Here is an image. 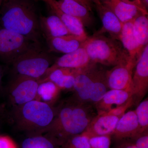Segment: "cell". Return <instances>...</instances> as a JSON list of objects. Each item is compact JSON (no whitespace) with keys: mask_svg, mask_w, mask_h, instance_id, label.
<instances>
[{"mask_svg":"<svg viewBox=\"0 0 148 148\" xmlns=\"http://www.w3.org/2000/svg\"><path fill=\"white\" fill-rule=\"evenodd\" d=\"M90 63V60L86 50L83 46L73 52L64 54L56 59L47 70L45 75L42 78L47 76L53 70L58 68L82 69L86 67Z\"/></svg>","mask_w":148,"mask_h":148,"instance_id":"5bb4252c","label":"cell"},{"mask_svg":"<svg viewBox=\"0 0 148 148\" xmlns=\"http://www.w3.org/2000/svg\"><path fill=\"white\" fill-rule=\"evenodd\" d=\"M40 29L45 39L71 34L60 18L55 15L40 16Z\"/></svg>","mask_w":148,"mask_h":148,"instance_id":"44dd1931","label":"cell"},{"mask_svg":"<svg viewBox=\"0 0 148 148\" xmlns=\"http://www.w3.org/2000/svg\"><path fill=\"white\" fill-rule=\"evenodd\" d=\"M140 134L135 110L126 112L119 119L111 137L116 142L132 140Z\"/></svg>","mask_w":148,"mask_h":148,"instance_id":"7c38bea8","label":"cell"},{"mask_svg":"<svg viewBox=\"0 0 148 148\" xmlns=\"http://www.w3.org/2000/svg\"><path fill=\"white\" fill-rule=\"evenodd\" d=\"M49 52L38 43L20 56L11 64L14 76H22L40 80L53 64Z\"/></svg>","mask_w":148,"mask_h":148,"instance_id":"8992f818","label":"cell"},{"mask_svg":"<svg viewBox=\"0 0 148 148\" xmlns=\"http://www.w3.org/2000/svg\"><path fill=\"white\" fill-rule=\"evenodd\" d=\"M83 46L91 63L114 66L130 60L128 53L118 40L103 35L88 36Z\"/></svg>","mask_w":148,"mask_h":148,"instance_id":"5b68a950","label":"cell"},{"mask_svg":"<svg viewBox=\"0 0 148 148\" xmlns=\"http://www.w3.org/2000/svg\"><path fill=\"white\" fill-rule=\"evenodd\" d=\"M132 98V92L124 90L110 89L102 99L93 106L97 114L105 113L112 109L124 105Z\"/></svg>","mask_w":148,"mask_h":148,"instance_id":"9a60e30c","label":"cell"},{"mask_svg":"<svg viewBox=\"0 0 148 148\" xmlns=\"http://www.w3.org/2000/svg\"><path fill=\"white\" fill-rule=\"evenodd\" d=\"M56 113V107L34 100L11 109L8 118L17 130L29 137L45 134Z\"/></svg>","mask_w":148,"mask_h":148,"instance_id":"3957f363","label":"cell"},{"mask_svg":"<svg viewBox=\"0 0 148 148\" xmlns=\"http://www.w3.org/2000/svg\"><path fill=\"white\" fill-rule=\"evenodd\" d=\"M78 3L86 7L90 12L92 11V3L91 0H75Z\"/></svg>","mask_w":148,"mask_h":148,"instance_id":"d6a6232c","label":"cell"},{"mask_svg":"<svg viewBox=\"0 0 148 148\" xmlns=\"http://www.w3.org/2000/svg\"><path fill=\"white\" fill-rule=\"evenodd\" d=\"M116 143L115 148H138L130 140H122Z\"/></svg>","mask_w":148,"mask_h":148,"instance_id":"4dcf8cb0","label":"cell"},{"mask_svg":"<svg viewBox=\"0 0 148 148\" xmlns=\"http://www.w3.org/2000/svg\"><path fill=\"white\" fill-rule=\"evenodd\" d=\"M107 71L100 64L91 62L82 69L76 77L72 97L82 103H97L109 90Z\"/></svg>","mask_w":148,"mask_h":148,"instance_id":"277c9868","label":"cell"},{"mask_svg":"<svg viewBox=\"0 0 148 148\" xmlns=\"http://www.w3.org/2000/svg\"><path fill=\"white\" fill-rule=\"evenodd\" d=\"M5 0H0V5H1L2 4Z\"/></svg>","mask_w":148,"mask_h":148,"instance_id":"74e56055","label":"cell"},{"mask_svg":"<svg viewBox=\"0 0 148 148\" xmlns=\"http://www.w3.org/2000/svg\"><path fill=\"white\" fill-rule=\"evenodd\" d=\"M39 80L14 76L6 89V95L11 109L35 100Z\"/></svg>","mask_w":148,"mask_h":148,"instance_id":"ba28073f","label":"cell"},{"mask_svg":"<svg viewBox=\"0 0 148 148\" xmlns=\"http://www.w3.org/2000/svg\"><path fill=\"white\" fill-rule=\"evenodd\" d=\"M8 1V0H5V1Z\"/></svg>","mask_w":148,"mask_h":148,"instance_id":"f35d334b","label":"cell"},{"mask_svg":"<svg viewBox=\"0 0 148 148\" xmlns=\"http://www.w3.org/2000/svg\"><path fill=\"white\" fill-rule=\"evenodd\" d=\"M144 7L147 10L148 7V0H141Z\"/></svg>","mask_w":148,"mask_h":148,"instance_id":"d590c367","label":"cell"},{"mask_svg":"<svg viewBox=\"0 0 148 148\" xmlns=\"http://www.w3.org/2000/svg\"><path fill=\"white\" fill-rule=\"evenodd\" d=\"M111 135L97 136L89 138L90 148H110Z\"/></svg>","mask_w":148,"mask_h":148,"instance_id":"4316f807","label":"cell"},{"mask_svg":"<svg viewBox=\"0 0 148 148\" xmlns=\"http://www.w3.org/2000/svg\"><path fill=\"white\" fill-rule=\"evenodd\" d=\"M96 9L102 22V27L94 35H103L107 33L110 38L119 41L123 23L113 12L105 5H95Z\"/></svg>","mask_w":148,"mask_h":148,"instance_id":"4fadbf2b","label":"cell"},{"mask_svg":"<svg viewBox=\"0 0 148 148\" xmlns=\"http://www.w3.org/2000/svg\"><path fill=\"white\" fill-rule=\"evenodd\" d=\"M132 75V97L134 104L138 106L145 97L148 90V44L145 47Z\"/></svg>","mask_w":148,"mask_h":148,"instance_id":"9c48e42d","label":"cell"},{"mask_svg":"<svg viewBox=\"0 0 148 148\" xmlns=\"http://www.w3.org/2000/svg\"><path fill=\"white\" fill-rule=\"evenodd\" d=\"M86 39L69 34L47 39L46 40L49 52H55L66 54L82 47Z\"/></svg>","mask_w":148,"mask_h":148,"instance_id":"2e32d148","label":"cell"},{"mask_svg":"<svg viewBox=\"0 0 148 148\" xmlns=\"http://www.w3.org/2000/svg\"><path fill=\"white\" fill-rule=\"evenodd\" d=\"M39 18L32 0H8L0 9V28L10 30L40 43Z\"/></svg>","mask_w":148,"mask_h":148,"instance_id":"7a4b0ae2","label":"cell"},{"mask_svg":"<svg viewBox=\"0 0 148 148\" xmlns=\"http://www.w3.org/2000/svg\"><path fill=\"white\" fill-rule=\"evenodd\" d=\"M58 148H90L89 138L80 134L73 136Z\"/></svg>","mask_w":148,"mask_h":148,"instance_id":"484cf974","label":"cell"},{"mask_svg":"<svg viewBox=\"0 0 148 148\" xmlns=\"http://www.w3.org/2000/svg\"><path fill=\"white\" fill-rule=\"evenodd\" d=\"M8 117V113L3 106L0 103V120Z\"/></svg>","mask_w":148,"mask_h":148,"instance_id":"836d02e7","label":"cell"},{"mask_svg":"<svg viewBox=\"0 0 148 148\" xmlns=\"http://www.w3.org/2000/svg\"><path fill=\"white\" fill-rule=\"evenodd\" d=\"M130 140L138 148H148V130Z\"/></svg>","mask_w":148,"mask_h":148,"instance_id":"f1b7e54d","label":"cell"},{"mask_svg":"<svg viewBox=\"0 0 148 148\" xmlns=\"http://www.w3.org/2000/svg\"><path fill=\"white\" fill-rule=\"evenodd\" d=\"M102 4L110 8L123 24L133 20L142 14H148L147 10L121 0H105Z\"/></svg>","mask_w":148,"mask_h":148,"instance_id":"e0dca14e","label":"cell"},{"mask_svg":"<svg viewBox=\"0 0 148 148\" xmlns=\"http://www.w3.org/2000/svg\"><path fill=\"white\" fill-rule=\"evenodd\" d=\"M133 20L123 24L119 41L128 53L130 59L137 64L143 52L139 49L135 38L133 29Z\"/></svg>","mask_w":148,"mask_h":148,"instance_id":"d6986e66","label":"cell"},{"mask_svg":"<svg viewBox=\"0 0 148 148\" xmlns=\"http://www.w3.org/2000/svg\"><path fill=\"white\" fill-rule=\"evenodd\" d=\"M39 82L35 100L54 106L59 98L61 90L55 84L49 81Z\"/></svg>","mask_w":148,"mask_h":148,"instance_id":"7402d4cb","label":"cell"},{"mask_svg":"<svg viewBox=\"0 0 148 148\" xmlns=\"http://www.w3.org/2000/svg\"><path fill=\"white\" fill-rule=\"evenodd\" d=\"M0 148H18L16 143L8 135H0Z\"/></svg>","mask_w":148,"mask_h":148,"instance_id":"f546056e","label":"cell"},{"mask_svg":"<svg viewBox=\"0 0 148 148\" xmlns=\"http://www.w3.org/2000/svg\"><path fill=\"white\" fill-rule=\"evenodd\" d=\"M3 76V71L2 68L0 66V91L1 90L2 80Z\"/></svg>","mask_w":148,"mask_h":148,"instance_id":"e575fe53","label":"cell"},{"mask_svg":"<svg viewBox=\"0 0 148 148\" xmlns=\"http://www.w3.org/2000/svg\"><path fill=\"white\" fill-rule=\"evenodd\" d=\"M44 2L49 6L55 15L58 16L65 25L71 34L86 39L88 36L84 26L78 18L66 14L60 9L55 3V0H36Z\"/></svg>","mask_w":148,"mask_h":148,"instance_id":"ac0fdd59","label":"cell"},{"mask_svg":"<svg viewBox=\"0 0 148 148\" xmlns=\"http://www.w3.org/2000/svg\"><path fill=\"white\" fill-rule=\"evenodd\" d=\"M95 5L99 4L102 3L105 0H91Z\"/></svg>","mask_w":148,"mask_h":148,"instance_id":"8d00e7d4","label":"cell"},{"mask_svg":"<svg viewBox=\"0 0 148 148\" xmlns=\"http://www.w3.org/2000/svg\"><path fill=\"white\" fill-rule=\"evenodd\" d=\"M137 115L140 134L148 130V98L140 102L135 110Z\"/></svg>","mask_w":148,"mask_h":148,"instance_id":"d4e9b609","label":"cell"},{"mask_svg":"<svg viewBox=\"0 0 148 148\" xmlns=\"http://www.w3.org/2000/svg\"><path fill=\"white\" fill-rule=\"evenodd\" d=\"M133 22L135 38L139 49L142 52L148 44V14H140L134 18Z\"/></svg>","mask_w":148,"mask_h":148,"instance_id":"603a6c76","label":"cell"},{"mask_svg":"<svg viewBox=\"0 0 148 148\" xmlns=\"http://www.w3.org/2000/svg\"><path fill=\"white\" fill-rule=\"evenodd\" d=\"M121 1L130 4L136 5L141 8L147 10L144 7L141 0H121Z\"/></svg>","mask_w":148,"mask_h":148,"instance_id":"1f68e13d","label":"cell"},{"mask_svg":"<svg viewBox=\"0 0 148 148\" xmlns=\"http://www.w3.org/2000/svg\"><path fill=\"white\" fill-rule=\"evenodd\" d=\"M119 118L106 114H97L88 125L82 135L88 138L111 135L113 133Z\"/></svg>","mask_w":148,"mask_h":148,"instance_id":"8fae6325","label":"cell"},{"mask_svg":"<svg viewBox=\"0 0 148 148\" xmlns=\"http://www.w3.org/2000/svg\"><path fill=\"white\" fill-rule=\"evenodd\" d=\"M94 107L71 97L56 107L54 119L44 135L60 147L69 138L84 132L96 115Z\"/></svg>","mask_w":148,"mask_h":148,"instance_id":"6da1fadb","label":"cell"},{"mask_svg":"<svg viewBox=\"0 0 148 148\" xmlns=\"http://www.w3.org/2000/svg\"><path fill=\"white\" fill-rule=\"evenodd\" d=\"M55 143L45 135L29 136L24 139L21 148H58Z\"/></svg>","mask_w":148,"mask_h":148,"instance_id":"cb8c5ba5","label":"cell"},{"mask_svg":"<svg viewBox=\"0 0 148 148\" xmlns=\"http://www.w3.org/2000/svg\"><path fill=\"white\" fill-rule=\"evenodd\" d=\"M37 43L22 35L0 28V62L11 65Z\"/></svg>","mask_w":148,"mask_h":148,"instance_id":"52a82bcc","label":"cell"},{"mask_svg":"<svg viewBox=\"0 0 148 148\" xmlns=\"http://www.w3.org/2000/svg\"><path fill=\"white\" fill-rule=\"evenodd\" d=\"M134 104V101H133V98H132L124 105L112 109L107 112L103 114L115 116L120 118L126 112V111L127 109L131 107Z\"/></svg>","mask_w":148,"mask_h":148,"instance_id":"83f0119b","label":"cell"},{"mask_svg":"<svg viewBox=\"0 0 148 148\" xmlns=\"http://www.w3.org/2000/svg\"><path fill=\"white\" fill-rule=\"evenodd\" d=\"M57 7L66 14L78 18L84 26H90L92 22L91 12L75 0H55Z\"/></svg>","mask_w":148,"mask_h":148,"instance_id":"ffe728a7","label":"cell"},{"mask_svg":"<svg viewBox=\"0 0 148 148\" xmlns=\"http://www.w3.org/2000/svg\"><path fill=\"white\" fill-rule=\"evenodd\" d=\"M136 65L130 59L108 70L107 79L109 89L124 90L132 93V77Z\"/></svg>","mask_w":148,"mask_h":148,"instance_id":"30bf717a","label":"cell"}]
</instances>
